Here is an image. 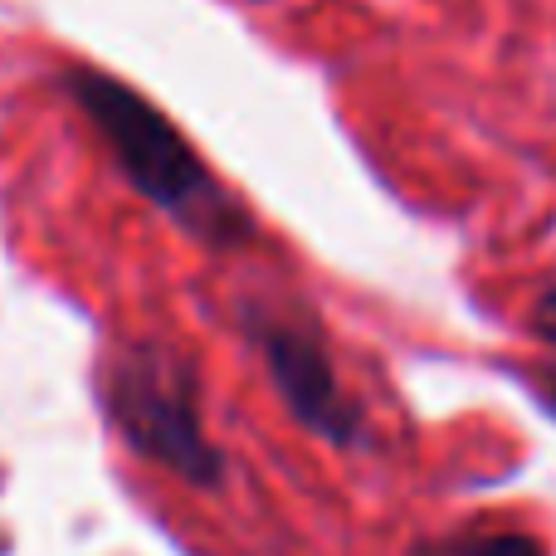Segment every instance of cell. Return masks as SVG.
Returning <instances> with one entry per match:
<instances>
[{"instance_id": "6da1fadb", "label": "cell", "mask_w": 556, "mask_h": 556, "mask_svg": "<svg viewBox=\"0 0 556 556\" xmlns=\"http://www.w3.org/2000/svg\"><path fill=\"white\" fill-rule=\"evenodd\" d=\"M68 93L93 117V127L113 147L123 176L147 201L162 205L176 225H186L191 235H201L211 244L244 240V215L215 186V176L186 147V137L147 98H137L127 84H117L113 74H98V68L68 74Z\"/></svg>"}, {"instance_id": "7a4b0ae2", "label": "cell", "mask_w": 556, "mask_h": 556, "mask_svg": "<svg viewBox=\"0 0 556 556\" xmlns=\"http://www.w3.org/2000/svg\"><path fill=\"white\" fill-rule=\"evenodd\" d=\"M108 415L137 450L162 459L166 469L195 483L220 479V454L201 430L191 371L172 352L162 346L117 352L108 366Z\"/></svg>"}, {"instance_id": "3957f363", "label": "cell", "mask_w": 556, "mask_h": 556, "mask_svg": "<svg viewBox=\"0 0 556 556\" xmlns=\"http://www.w3.org/2000/svg\"><path fill=\"white\" fill-rule=\"evenodd\" d=\"M254 337H260L278 391L293 405L298 420L337 444L356 440V405L337 386V371L317 332H307L303 323H283V317H254Z\"/></svg>"}, {"instance_id": "277c9868", "label": "cell", "mask_w": 556, "mask_h": 556, "mask_svg": "<svg viewBox=\"0 0 556 556\" xmlns=\"http://www.w3.org/2000/svg\"><path fill=\"white\" fill-rule=\"evenodd\" d=\"M415 556H547V552L528 532H464V538L450 542H430Z\"/></svg>"}, {"instance_id": "5b68a950", "label": "cell", "mask_w": 556, "mask_h": 556, "mask_svg": "<svg viewBox=\"0 0 556 556\" xmlns=\"http://www.w3.org/2000/svg\"><path fill=\"white\" fill-rule=\"evenodd\" d=\"M532 327H538V337H547V342L556 346V288H547V293L538 298V307H532Z\"/></svg>"}, {"instance_id": "8992f818", "label": "cell", "mask_w": 556, "mask_h": 556, "mask_svg": "<svg viewBox=\"0 0 556 556\" xmlns=\"http://www.w3.org/2000/svg\"><path fill=\"white\" fill-rule=\"evenodd\" d=\"M538 395H542V405L556 415V366H547V371H538Z\"/></svg>"}]
</instances>
